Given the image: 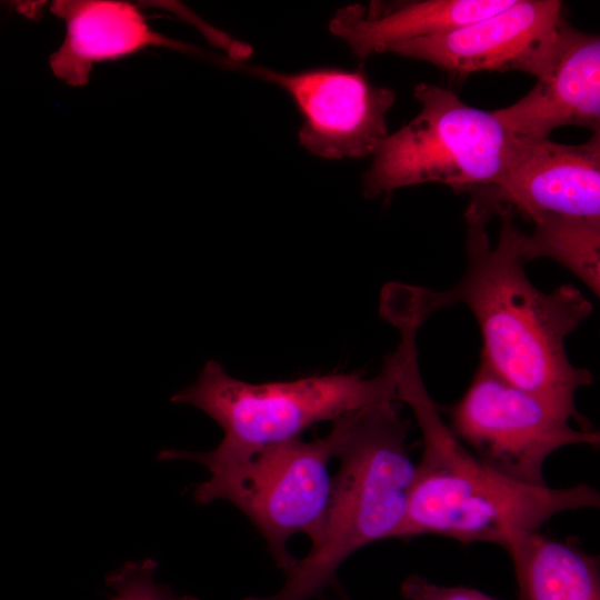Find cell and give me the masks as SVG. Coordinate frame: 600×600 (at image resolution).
Wrapping results in <instances>:
<instances>
[{"instance_id":"obj_1","label":"cell","mask_w":600,"mask_h":600,"mask_svg":"<svg viewBox=\"0 0 600 600\" xmlns=\"http://www.w3.org/2000/svg\"><path fill=\"white\" fill-rule=\"evenodd\" d=\"M499 216L501 229L494 247L486 222L466 219V273L447 291L430 289L431 307L437 311L457 303L467 306L481 332V362L556 416L589 429L574 399L593 378L570 362L564 342L590 316L592 304L572 284L551 292L536 288L518 252L521 231L514 214L506 210Z\"/></svg>"},{"instance_id":"obj_2","label":"cell","mask_w":600,"mask_h":600,"mask_svg":"<svg viewBox=\"0 0 600 600\" xmlns=\"http://www.w3.org/2000/svg\"><path fill=\"white\" fill-rule=\"evenodd\" d=\"M397 329L398 399L412 410L423 446L397 538L434 534L462 544L488 542L503 548L511 536L540 530L558 513L599 508L600 493L594 487L522 483L472 453L443 421L423 383L417 350L419 327L406 321Z\"/></svg>"},{"instance_id":"obj_3","label":"cell","mask_w":600,"mask_h":600,"mask_svg":"<svg viewBox=\"0 0 600 600\" xmlns=\"http://www.w3.org/2000/svg\"><path fill=\"white\" fill-rule=\"evenodd\" d=\"M396 402L366 407L333 421L339 469L319 539L272 594L243 600H311L337 583L340 566L359 549L397 538L404 522L416 463L408 421Z\"/></svg>"},{"instance_id":"obj_4","label":"cell","mask_w":600,"mask_h":600,"mask_svg":"<svg viewBox=\"0 0 600 600\" xmlns=\"http://www.w3.org/2000/svg\"><path fill=\"white\" fill-rule=\"evenodd\" d=\"M397 379L396 352L372 378L332 373L266 383L236 379L218 361L210 360L196 382L173 394L171 401L203 411L222 429V440L209 451L167 449L159 458L194 461L206 469L230 462L298 439L319 422L336 421L372 404L399 401Z\"/></svg>"},{"instance_id":"obj_5","label":"cell","mask_w":600,"mask_h":600,"mask_svg":"<svg viewBox=\"0 0 600 600\" xmlns=\"http://www.w3.org/2000/svg\"><path fill=\"white\" fill-rule=\"evenodd\" d=\"M420 112L388 134L363 174L367 198L423 183L473 193L492 184L519 144L493 111L473 108L452 91L419 83Z\"/></svg>"},{"instance_id":"obj_6","label":"cell","mask_w":600,"mask_h":600,"mask_svg":"<svg viewBox=\"0 0 600 600\" xmlns=\"http://www.w3.org/2000/svg\"><path fill=\"white\" fill-rule=\"evenodd\" d=\"M337 443L332 426L322 438L293 439L210 467L209 478L196 486L193 499L199 504L224 500L239 509L264 539L277 567L287 572L297 562L288 551L289 539L304 533L312 544L321 534Z\"/></svg>"},{"instance_id":"obj_7","label":"cell","mask_w":600,"mask_h":600,"mask_svg":"<svg viewBox=\"0 0 600 600\" xmlns=\"http://www.w3.org/2000/svg\"><path fill=\"white\" fill-rule=\"evenodd\" d=\"M449 417L453 433L481 461L533 486L547 484L544 463L557 450L600 444L598 431L573 428L483 362L464 394L449 409Z\"/></svg>"},{"instance_id":"obj_8","label":"cell","mask_w":600,"mask_h":600,"mask_svg":"<svg viewBox=\"0 0 600 600\" xmlns=\"http://www.w3.org/2000/svg\"><path fill=\"white\" fill-rule=\"evenodd\" d=\"M534 222L549 217L600 219V131L580 144L523 141L502 174L471 193L466 219L502 211Z\"/></svg>"},{"instance_id":"obj_9","label":"cell","mask_w":600,"mask_h":600,"mask_svg":"<svg viewBox=\"0 0 600 600\" xmlns=\"http://www.w3.org/2000/svg\"><path fill=\"white\" fill-rule=\"evenodd\" d=\"M566 23L561 1L513 0L500 12L386 51L456 73L517 70L540 79L554 64Z\"/></svg>"},{"instance_id":"obj_10","label":"cell","mask_w":600,"mask_h":600,"mask_svg":"<svg viewBox=\"0 0 600 600\" xmlns=\"http://www.w3.org/2000/svg\"><path fill=\"white\" fill-rule=\"evenodd\" d=\"M251 72L291 96L304 120L300 143L316 156L363 158L388 136L386 116L396 93L373 84L362 70L322 68L287 74L252 67Z\"/></svg>"},{"instance_id":"obj_11","label":"cell","mask_w":600,"mask_h":600,"mask_svg":"<svg viewBox=\"0 0 600 600\" xmlns=\"http://www.w3.org/2000/svg\"><path fill=\"white\" fill-rule=\"evenodd\" d=\"M523 141L548 139L563 126L600 131V39L564 24L550 71L509 107L493 111Z\"/></svg>"},{"instance_id":"obj_12","label":"cell","mask_w":600,"mask_h":600,"mask_svg":"<svg viewBox=\"0 0 600 600\" xmlns=\"http://www.w3.org/2000/svg\"><path fill=\"white\" fill-rule=\"evenodd\" d=\"M51 12L66 26L50 56L52 73L72 87L87 84L93 67L151 47L194 52L192 47L153 30L138 7L117 0H58Z\"/></svg>"},{"instance_id":"obj_13","label":"cell","mask_w":600,"mask_h":600,"mask_svg":"<svg viewBox=\"0 0 600 600\" xmlns=\"http://www.w3.org/2000/svg\"><path fill=\"white\" fill-rule=\"evenodd\" d=\"M513 0H416L352 4L331 20L330 30L359 58L380 53L393 43L444 33L489 17Z\"/></svg>"},{"instance_id":"obj_14","label":"cell","mask_w":600,"mask_h":600,"mask_svg":"<svg viewBox=\"0 0 600 600\" xmlns=\"http://www.w3.org/2000/svg\"><path fill=\"white\" fill-rule=\"evenodd\" d=\"M503 549L512 561L518 600H600L599 560L571 542L534 530L511 536Z\"/></svg>"},{"instance_id":"obj_15","label":"cell","mask_w":600,"mask_h":600,"mask_svg":"<svg viewBox=\"0 0 600 600\" xmlns=\"http://www.w3.org/2000/svg\"><path fill=\"white\" fill-rule=\"evenodd\" d=\"M520 234L518 252L526 263L548 258L578 277L597 296L600 292V219L549 217Z\"/></svg>"},{"instance_id":"obj_16","label":"cell","mask_w":600,"mask_h":600,"mask_svg":"<svg viewBox=\"0 0 600 600\" xmlns=\"http://www.w3.org/2000/svg\"><path fill=\"white\" fill-rule=\"evenodd\" d=\"M156 573L157 563L151 559L126 562L107 577L110 600H199L174 593Z\"/></svg>"},{"instance_id":"obj_17","label":"cell","mask_w":600,"mask_h":600,"mask_svg":"<svg viewBox=\"0 0 600 600\" xmlns=\"http://www.w3.org/2000/svg\"><path fill=\"white\" fill-rule=\"evenodd\" d=\"M407 600H499L464 586H443L420 574L408 576L400 584Z\"/></svg>"}]
</instances>
